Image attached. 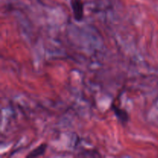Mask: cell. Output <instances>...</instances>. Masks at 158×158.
<instances>
[{
  "instance_id": "cell-3",
  "label": "cell",
  "mask_w": 158,
  "mask_h": 158,
  "mask_svg": "<svg viewBox=\"0 0 158 158\" xmlns=\"http://www.w3.org/2000/svg\"><path fill=\"white\" fill-rule=\"evenodd\" d=\"M46 149H47V143H41V144L39 145L37 148H35V149H33L32 151H30V152L26 155V157L34 158L40 157V156L43 155V154L46 153Z\"/></svg>"
},
{
  "instance_id": "cell-1",
  "label": "cell",
  "mask_w": 158,
  "mask_h": 158,
  "mask_svg": "<svg viewBox=\"0 0 158 158\" xmlns=\"http://www.w3.org/2000/svg\"><path fill=\"white\" fill-rule=\"evenodd\" d=\"M71 9L74 19L77 22L83 21L84 18V3L82 0H71Z\"/></svg>"
},
{
  "instance_id": "cell-2",
  "label": "cell",
  "mask_w": 158,
  "mask_h": 158,
  "mask_svg": "<svg viewBox=\"0 0 158 158\" xmlns=\"http://www.w3.org/2000/svg\"><path fill=\"white\" fill-rule=\"evenodd\" d=\"M113 110H114V114H116L117 117L118 118V120L121 122L123 124L128 123L130 120L129 114L127 113V111L124 109H122L120 108L118 106H115L114 104H113Z\"/></svg>"
}]
</instances>
